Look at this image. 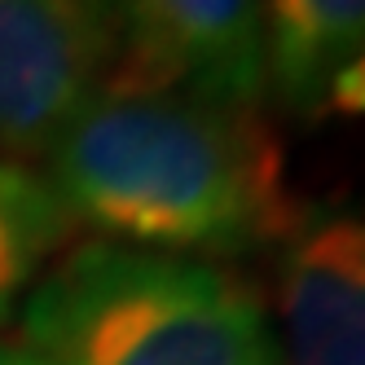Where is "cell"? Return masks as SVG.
Returning a JSON list of instances; mask_svg holds the SVG:
<instances>
[{"label":"cell","mask_w":365,"mask_h":365,"mask_svg":"<svg viewBox=\"0 0 365 365\" xmlns=\"http://www.w3.org/2000/svg\"><path fill=\"white\" fill-rule=\"evenodd\" d=\"M22 344L48 365H282L269 308L242 277L106 238L36 277Z\"/></svg>","instance_id":"7a4b0ae2"},{"label":"cell","mask_w":365,"mask_h":365,"mask_svg":"<svg viewBox=\"0 0 365 365\" xmlns=\"http://www.w3.org/2000/svg\"><path fill=\"white\" fill-rule=\"evenodd\" d=\"M326 115H365V53L334 80L326 97Z\"/></svg>","instance_id":"ba28073f"},{"label":"cell","mask_w":365,"mask_h":365,"mask_svg":"<svg viewBox=\"0 0 365 365\" xmlns=\"http://www.w3.org/2000/svg\"><path fill=\"white\" fill-rule=\"evenodd\" d=\"M44 159L66 212L123 247L247 255L299 220L286 154L259 110L115 71Z\"/></svg>","instance_id":"6da1fadb"},{"label":"cell","mask_w":365,"mask_h":365,"mask_svg":"<svg viewBox=\"0 0 365 365\" xmlns=\"http://www.w3.org/2000/svg\"><path fill=\"white\" fill-rule=\"evenodd\" d=\"M110 9L119 22L115 75L259 110L269 88L264 0H110Z\"/></svg>","instance_id":"277c9868"},{"label":"cell","mask_w":365,"mask_h":365,"mask_svg":"<svg viewBox=\"0 0 365 365\" xmlns=\"http://www.w3.org/2000/svg\"><path fill=\"white\" fill-rule=\"evenodd\" d=\"M269 84L299 119H322L334 80L365 53V0H264Z\"/></svg>","instance_id":"8992f818"},{"label":"cell","mask_w":365,"mask_h":365,"mask_svg":"<svg viewBox=\"0 0 365 365\" xmlns=\"http://www.w3.org/2000/svg\"><path fill=\"white\" fill-rule=\"evenodd\" d=\"M75 216L44 176L0 159V326L27 299L40 269L62 255Z\"/></svg>","instance_id":"52a82bcc"},{"label":"cell","mask_w":365,"mask_h":365,"mask_svg":"<svg viewBox=\"0 0 365 365\" xmlns=\"http://www.w3.org/2000/svg\"><path fill=\"white\" fill-rule=\"evenodd\" d=\"M115 62L110 0H0V159H44Z\"/></svg>","instance_id":"3957f363"},{"label":"cell","mask_w":365,"mask_h":365,"mask_svg":"<svg viewBox=\"0 0 365 365\" xmlns=\"http://www.w3.org/2000/svg\"><path fill=\"white\" fill-rule=\"evenodd\" d=\"M0 365H48V361L36 356L27 344H9V339H0Z\"/></svg>","instance_id":"9c48e42d"},{"label":"cell","mask_w":365,"mask_h":365,"mask_svg":"<svg viewBox=\"0 0 365 365\" xmlns=\"http://www.w3.org/2000/svg\"><path fill=\"white\" fill-rule=\"evenodd\" d=\"M282 365H365V212L299 216L277 264Z\"/></svg>","instance_id":"5b68a950"}]
</instances>
